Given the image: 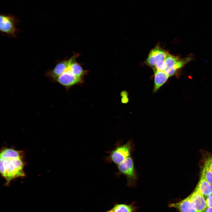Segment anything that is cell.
<instances>
[{"label": "cell", "mask_w": 212, "mask_h": 212, "mask_svg": "<svg viewBox=\"0 0 212 212\" xmlns=\"http://www.w3.org/2000/svg\"><path fill=\"white\" fill-rule=\"evenodd\" d=\"M24 153L23 150L3 147L0 153V172L9 186L11 181L26 176L24 168Z\"/></svg>", "instance_id": "cell-1"}, {"label": "cell", "mask_w": 212, "mask_h": 212, "mask_svg": "<svg viewBox=\"0 0 212 212\" xmlns=\"http://www.w3.org/2000/svg\"><path fill=\"white\" fill-rule=\"evenodd\" d=\"M192 59L191 56L182 58L168 53L165 60L166 68L164 71L169 77L174 75Z\"/></svg>", "instance_id": "cell-2"}, {"label": "cell", "mask_w": 212, "mask_h": 212, "mask_svg": "<svg viewBox=\"0 0 212 212\" xmlns=\"http://www.w3.org/2000/svg\"><path fill=\"white\" fill-rule=\"evenodd\" d=\"M117 165L119 172L126 178L127 184L130 186L134 185L138 178L132 158L130 157Z\"/></svg>", "instance_id": "cell-3"}, {"label": "cell", "mask_w": 212, "mask_h": 212, "mask_svg": "<svg viewBox=\"0 0 212 212\" xmlns=\"http://www.w3.org/2000/svg\"><path fill=\"white\" fill-rule=\"evenodd\" d=\"M18 21L11 14H1L0 16V30L3 34L14 37H16L18 30L16 27Z\"/></svg>", "instance_id": "cell-4"}, {"label": "cell", "mask_w": 212, "mask_h": 212, "mask_svg": "<svg viewBox=\"0 0 212 212\" xmlns=\"http://www.w3.org/2000/svg\"><path fill=\"white\" fill-rule=\"evenodd\" d=\"M132 142L129 141L125 144L118 146L110 153L109 158L112 162L118 165L130 157L132 149Z\"/></svg>", "instance_id": "cell-5"}, {"label": "cell", "mask_w": 212, "mask_h": 212, "mask_svg": "<svg viewBox=\"0 0 212 212\" xmlns=\"http://www.w3.org/2000/svg\"><path fill=\"white\" fill-rule=\"evenodd\" d=\"M84 79L76 76L68 68L62 74L56 79L54 82L58 83L68 90L72 87L82 84Z\"/></svg>", "instance_id": "cell-6"}, {"label": "cell", "mask_w": 212, "mask_h": 212, "mask_svg": "<svg viewBox=\"0 0 212 212\" xmlns=\"http://www.w3.org/2000/svg\"><path fill=\"white\" fill-rule=\"evenodd\" d=\"M168 53L158 46L150 51L145 61V63L153 69L157 62L165 60Z\"/></svg>", "instance_id": "cell-7"}, {"label": "cell", "mask_w": 212, "mask_h": 212, "mask_svg": "<svg viewBox=\"0 0 212 212\" xmlns=\"http://www.w3.org/2000/svg\"><path fill=\"white\" fill-rule=\"evenodd\" d=\"M71 61V57L59 60L57 62L54 67L47 71L46 75L52 81L55 80L65 72L69 67Z\"/></svg>", "instance_id": "cell-8"}, {"label": "cell", "mask_w": 212, "mask_h": 212, "mask_svg": "<svg viewBox=\"0 0 212 212\" xmlns=\"http://www.w3.org/2000/svg\"><path fill=\"white\" fill-rule=\"evenodd\" d=\"M189 196L193 208L197 212L205 211L207 206L203 195L195 190Z\"/></svg>", "instance_id": "cell-9"}, {"label": "cell", "mask_w": 212, "mask_h": 212, "mask_svg": "<svg viewBox=\"0 0 212 212\" xmlns=\"http://www.w3.org/2000/svg\"><path fill=\"white\" fill-rule=\"evenodd\" d=\"M79 55V54L75 53L70 57L71 61L69 68L76 76L84 79L85 76L87 74L89 71L84 69L80 64L76 61V59Z\"/></svg>", "instance_id": "cell-10"}, {"label": "cell", "mask_w": 212, "mask_h": 212, "mask_svg": "<svg viewBox=\"0 0 212 212\" xmlns=\"http://www.w3.org/2000/svg\"><path fill=\"white\" fill-rule=\"evenodd\" d=\"M169 206L176 208L180 212H197L193 208L189 196L179 202L170 203Z\"/></svg>", "instance_id": "cell-11"}, {"label": "cell", "mask_w": 212, "mask_h": 212, "mask_svg": "<svg viewBox=\"0 0 212 212\" xmlns=\"http://www.w3.org/2000/svg\"><path fill=\"white\" fill-rule=\"evenodd\" d=\"M154 72V86L153 92H156L167 81L170 77L164 71L153 70Z\"/></svg>", "instance_id": "cell-12"}, {"label": "cell", "mask_w": 212, "mask_h": 212, "mask_svg": "<svg viewBox=\"0 0 212 212\" xmlns=\"http://www.w3.org/2000/svg\"><path fill=\"white\" fill-rule=\"evenodd\" d=\"M195 190L204 196L207 197L212 193V184L201 178Z\"/></svg>", "instance_id": "cell-13"}, {"label": "cell", "mask_w": 212, "mask_h": 212, "mask_svg": "<svg viewBox=\"0 0 212 212\" xmlns=\"http://www.w3.org/2000/svg\"><path fill=\"white\" fill-rule=\"evenodd\" d=\"M114 212H133L134 207L131 205L116 204L112 209Z\"/></svg>", "instance_id": "cell-14"}, {"label": "cell", "mask_w": 212, "mask_h": 212, "mask_svg": "<svg viewBox=\"0 0 212 212\" xmlns=\"http://www.w3.org/2000/svg\"><path fill=\"white\" fill-rule=\"evenodd\" d=\"M201 178L212 184V171L205 166L202 170Z\"/></svg>", "instance_id": "cell-15"}, {"label": "cell", "mask_w": 212, "mask_h": 212, "mask_svg": "<svg viewBox=\"0 0 212 212\" xmlns=\"http://www.w3.org/2000/svg\"><path fill=\"white\" fill-rule=\"evenodd\" d=\"M204 166L208 168L212 171V155L206 159Z\"/></svg>", "instance_id": "cell-16"}, {"label": "cell", "mask_w": 212, "mask_h": 212, "mask_svg": "<svg viewBox=\"0 0 212 212\" xmlns=\"http://www.w3.org/2000/svg\"><path fill=\"white\" fill-rule=\"evenodd\" d=\"M206 201L207 207H212V193L207 197Z\"/></svg>", "instance_id": "cell-17"}, {"label": "cell", "mask_w": 212, "mask_h": 212, "mask_svg": "<svg viewBox=\"0 0 212 212\" xmlns=\"http://www.w3.org/2000/svg\"><path fill=\"white\" fill-rule=\"evenodd\" d=\"M129 101V99L127 96L122 97L121 102L123 103H127Z\"/></svg>", "instance_id": "cell-18"}, {"label": "cell", "mask_w": 212, "mask_h": 212, "mask_svg": "<svg viewBox=\"0 0 212 212\" xmlns=\"http://www.w3.org/2000/svg\"><path fill=\"white\" fill-rule=\"evenodd\" d=\"M120 95L122 97L126 96L128 97V93L127 91H123L121 92Z\"/></svg>", "instance_id": "cell-19"}, {"label": "cell", "mask_w": 212, "mask_h": 212, "mask_svg": "<svg viewBox=\"0 0 212 212\" xmlns=\"http://www.w3.org/2000/svg\"><path fill=\"white\" fill-rule=\"evenodd\" d=\"M204 211L205 212H212V207H207Z\"/></svg>", "instance_id": "cell-20"}, {"label": "cell", "mask_w": 212, "mask_h": 212, "mask_svg": "<svg viewBox=\"0 0 212 212\" xmlns=\"http://www.w3.org/2000/svg\"><path fill=\"white\" fill-rule=\"evenodd\" d=\"M106 212H114L112 209L109 210Z\"/></svg>", "instance_id": "cell-21"}, {"label": "cell", "mask_w": 212, "mask_h": 212, "mask_svg": "<svg viewBox=\"0 0 212 212\" xmlns=\"http://www.w3.org/2000/svg\"><path fill=\"white\" fill-rule=\"evenodd\" d=\"M204 212V211H202V212Z\"/></svg>", "instance_id": "cell-22"}]
</instances>
